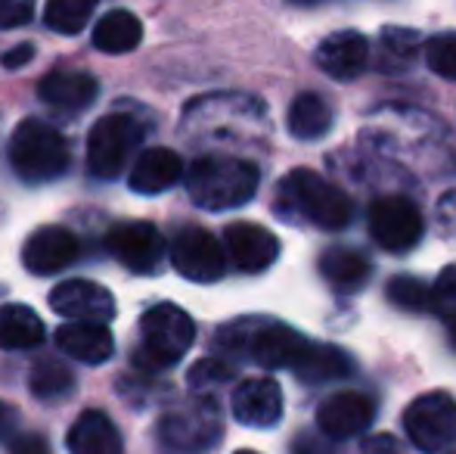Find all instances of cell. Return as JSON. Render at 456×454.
<instances>
[{
    "label": "cell",
    "mask_w": 456,
    "mask_h": 454,
    "mask_svg": "<svg viewBox=\"0 0 456 454\" xmlns=\"http://www.w3.org/2000/svg\"><path fill=\"white\" fill-rule=\"evenodd\" d=\"M276 196H280L282 212L295 215V219L320 230H345L351 225V215H354L351 200L336 184H330L323 175L307 169H295L289 177H282Z\"/></svg>",
    "instance_id": "7a4b0ae2"
},
{
    "label": "cell",
    "mask_w": 456,
    "mask_h": 454,
    "mask_svg": "<svg viewBox=\"0 0 456 454\" xmlns=\"http://www.w3.org/2000/svg\"><path fill=\"white\" fill-rule=\"evenodd\" d=\"M69 454H125L115 424L102 411H85L69 430Z\"/></svg>",
    "instance_id": "ffe728a7"
},
{
    "label": "cell",
    "mask_w": 456,
    "mask_h": 454,
    "mask_svg": "<svg viewBox=\"0 0 456 454\" xmlns=\"http://www.w3.org/2000/svg\"><path fill=\"white\" fill-rule=\"evenodd\" d=\"M50 309L72 324H102L115 318V299L106 286L94 280H62L50 293Z\"/></svg>",
    "instance_id": "8fae6325"
},
{
    "label": "cell",
    "mask_w": 456,
    "mask_h": 454,
    "mask_svg": "<svg viewBox=\"0 0 456 454\" xmlns=\"http://www.w3.org/2000/svg\"><path fill=\"white\" fill-rule=\"evenodd\" d=\"M376 420V401L363 392H338L317 408V426L330 439H354Z\"/></svg>",
    "instance_id": "9a60e30c"
},
{
    "label": "cell",
    "mask_w": 456,
    "mask_h": 454,
    "mask_svg": "<svg viewBox=\"0 0 456 454\" xmlns=\"http://www.w3.org/2000/svg\"><path fill=\"white\" fill-rule=\"evenodd\" d=\"M171 265L177 268V274L192 284H211L224 274L227 268V255L224 246L215 240V234L202 227H183L181 234L171 240L168 246Z\"/></svg>",
    "instance_id": "30bf717a"
},
{
    "label": "cell",
    "mask_w": 456,
    "mask_h": 454,
    "mask_svg": "<svg viewBox=\"0 0 456 454\" xmlns=\"http://www.w3.org/2000/svg\"><path fill=\"white\" fill-rule=\"evenodd\" d=\"M190 200L205 212L240 209L258 194V165L236 156H202L183 171Z\"/></svg>",
    "instance_id": "6da1fadb"
},
{
    "label": "cell",
    "mask_w": 456,
    "mask_h": 454,
    "mask_svg": "<svg viewBox=\"0 0 456 454\" xmlns=\"http://www.w3.org/2000/svg\"><path fill=\"white\" fill-rule=\"evenodd\" d=\"M10 454H50V445L44 436H35V433H28V436H19L10 442Z\"/></svg>",
    "instance_id": "d590c367"
},
{
    "label": "cell",
    "mask_w": 456,
    "mask_h": 454,
    "mask_svg": "<svg viewBox=\"0 0 456 454\" xmlns=\"http://www.w3.org/2000/svg\"><path fill=\"white\" fill-rule=\"evenodd\" d=\"M370 271H372L370 261L361 252H354V249H326L320 255V274L342 296L363 290L366 280H370Z\"/></svg>",
    "instance_id": "603a6c76"
},
{
    "label": "cell",
    "mask_w": 456,
    "mask_h": 454,
    "mask_svg": "<svg viewBox=\"0 0 456 454\" xmlns=\"http://www.w3.org/2000/svg\"><path fill=\"white\" fill-rule=\"evenodd\" d=\"M217 345L233 351V355L248 358L258 367L295 370V364L301 361L311 340L301 336L298 330L276 321H236L217 334Z\"/></svg>",
    "instance_id": "3957f363"
},
{
    "label": "cell",
    "mask_w": 456,
    "mask_h": 454,
    "mask_svg": "<svg viewBox=\"0 0 456 454\" xmlns=\"http://www.w3.org/2000/svg\"><path fill=\"white\" fill-rule=\"evenodd\" d=\"M382 41L385 47L391 50L395 56H403V60H410V56L416 54V44H419V37H416V31L410 29H385L382 31Z\"/></svg>",
    "instance_id": "d6a6232c"
},
{
    "label": "cell",
    "mask_w": 456,
    "mask_h": 454,
    "mask_svg": "<svg viewBox=\"0 0 456 454\" xmlns=\"http://www.w3.org/2000/svg\"><path fill=\"white\" fill-rule=\"evenodd\" d=\"M236 454H258V451H236Z\"/></svg>",
    "instance_id": "b9f144b4"
},
{
    "label": "cell",
    "mask_w": 456,
    "mask_h": 454,
    "mask_svg": "<svg viewBox=\"0 0 456 454\" xmlns=\"http://www.w3.org/2000/svg\"><path fill=\"white\" fill-rule=\"evenodd\" d=\"M361 454H401V451H397V442L388 433H376V436L363 439Z\"/></svg>",
    "instance_id": "8d00e7d4"
},
{
    "label": "cell",
    "mask_w": 456,
    "mask_h": 454,
    "mask_svg": "<svg viewBox=\"0 0 456 454\" xmlns=\"http://www.w3.org/2000/svg\"><path fill=\"white\" fill-rule=\"evenodd\" d=\"M35 60V47L31 44H16L12 50H6L4 54V69H22V66H28V62Z\"/></svg>",
    "instance_id": "74e56055"
},
{
    "label": "cell",
    "mask_w": 456,
    "mask_h": 454,
    "mask_svg": "<svg viewBox=\"0 0 456 454\" xmlns=\"http://www.w3.org/2000/svg\"><path fill=\"white\" fill-rule=\"evenodd\" d=\"M370 236L388 252H407L422 240V212L403 196L376 200L366 212Z\"/></svg>",
    "instance_id": "9c48e42d"
},
{
    "label": "cell",
    "mask_w": 456,
    "mask_h": 454,
    "mask_svg": "<svg viewBox=\"0 0 456 454\" xmlns=\"http://www.w3.org/2000/svg\"><path fill=\"white\" fill-rule=\"evenodd\" d=\"M286 125L295 140H320L332 131V110L320 94H298L289 106Z\"/></svg>",
    "instance_id": "484cf974"
},
{
    "label": "cell",
    "mask_w": 456,
    "mask_h": 454,
    "mask_svg": "<svg viewBox=\"0 0 456 454\" xmlns=\"http://www.w3.org/2000/svg\"><path fill=\"white\" fill-rule=\"evenodd\" d=\"M385 293H388L391 302H395L397 309H403V311H426L428 309V286L422 284V280H416V277H407V274L388 280Z\"/></svg>",
    "instance_id": "f546056e"
},
{
    "label": "cell",
    "mask_w": 456,
    "mask_h": 454,
    "mask_svg": "<svg viewBox=\"0 0 456 454\" xmlns=\"http://www.w3.org/2000/svg\"><path fill=\"white\" fill-rule=\"evenodd\" d=\"M181 177H183L181 156L175 150H168V146H152V150H143L137 156L131 175H127V184H131L134 194L156 196L171 190Z\"/></svg>",
    "instance_id": "ac0fdd59"
},
{
    "label": "cell",
    "mask_w": 456,
    "mask_h": 454,
    "mask_svg": "<svg viewBox=\"0 0 456 454\" xmlns=\"http://www.w3.org/2000/svg\"><path fill=\"white\" fill-rule=\"evenodd\" d=\"M314 62L320 66V72H326L336 81H351L366 69L370 62V44L361 31H332L320 41Z\"/></svg>",
    "instance_id": "e0dca14e"
},
{
    "label": "cell",
    "mask_w": 456,
    "mask_h": 454,
    "mask_svg": "<svg viewBox=\"0 0 456 454\" xmlns=\"http://www.w3.org/2000/svg\"><path fill=\"white\" fill-rule=\"evenodd\" d=\"M44 321L28 309V305H4L0 309V349L22 351L35 349L44 343Z\"/></svg>",
    "instance_id": "d4e9b609"
},
{
    "label": "cell",
    "mask_w": 456,
    "mask_h": 454,
    "mask_svg": "<svg viewBox=\"0 0 456 454\" xmlns=\"http://www.w3.org/2000/svg\"><path fill=\"white\" fill-rule=\"evenodd\" d=\"M10 162L28 184H47L69 169V144L53 125L25 119L10 137Z\"/></svg>",
    "instance_id": "277c9868"
},
{
    "label": "cell",
    "mask_w": 456,
    "mask_h": 454,
    "mask_svg": "<svg viewBox=\"0 0 456 454\" xmlns=\"http://www.w3.org/2000/svg\"><path fill=\"white\" fill-rule=\"evenodd\" d=\"M451 340H453V345H456V318L451 321Z\"/></svg>",
    "instance_id": "60d3db41"
},
{
    "label": "cell",
    "mask_w": 456,
    "mask_h": 454,
    "mask_svg": "<svg viewBox=\"0 0 456 454\" xmlns=\"http://www.w3.org/2000/svg\"><path fill=\"white\" fill-rule=\"evenodd\" d=\"M224 436L221 411L215 399H192L159 420L162 454H211Z\"/></svg>",
    "instance_id": "5b68a950"
},
{
    "label": "cell",
    "mask_w": 456,
    "mask_h": 454,
    "mask_svg": "<svg viewBox=\"0 0 456 454\" xmlns=\"http://www.w3.org/2000/svg\"><path fill=\"white\" fill-rule=\"evenodd\" d=\"M140 41H143V25L127 10H109L94 25V47L102 54H131L140 47Z\"/></svg>",
    "instance_id": "cb8c5ba5"
},
{
    "label": "cell",
    "mask_w": 456,
    "mask_h": 454,
    "mask_svg": "<svg viewBox=\"0 0 456 454\" xmlns=\"http://www.w3.org/2000/svg\"><path fill=\"white\" fill-rule=\"evenodd\" d=\"M403 430L419 451H447L451 445H456V401L447 392L419 395L403 411Z\"/></svg>",
    "instance_id": "ba28073f"
},
{
    "label": "cell",
    "mask_w": 456,
    "mask_h": 454,
    "mask_svg": "<svg viewBox=\"0 0 456 454\" xmlns=\"http://www.w3.org/2000/svg\"><path fill=\"white\" fill-rule=\"evenodd\" d=\"M224 255L233 261L240 271L258 274L271 268L280 255V240L267 227L252 221H236L224 230Z\"/></svg>",
    "instance_id": "5bb4252c"
},
{
    "label": "cell",
    "mask_w": 456,
    "mask_h": 454,
    "mask_svg": "<svg viewBox=\"0 0 456 454\" xmlns=\"http://www.w3.org/2000/svg\"><path fill=\"white\" fill-rule=\"evenodd\" d=\"M428 309H435L441 318L453 321L456 318V265L444 268L435 280L432 293H428Z\"/></svg>",
    "instance_id": "1f68e13d"
},
{
    "label": "cell",
    "mask_w": 456,
    "mask_h": 454,
    "mask_svg": "<svg viewBox=\"0 0 456 454\" xmlns=\"http://www.w3.org/2000/svg\"><path fill=\"white\" fill-rule=\"evenodd\" d=\"M35 12V6L25 0H0V29H19Z\"/></svg>",
    "instance_id": "836d02e7"
},
{
    "label": "cell",
    "mask_w": 456,
    "mask_h": 454,
    "mask_svg": "<svg viewBox=\"0 0 456 454\" xmlns=\"http://www.w3.org/2000/svg\"><path fill=\"white\" fill-rule=\"evenodd\" d=\"M81 252V243L72 230L66 227H41L25 240L22 246V265L31 274H56L66 271Z\"/></svg>",
    "instance_id": "2e32d148"
},
{
    "label": "cell",
    "mask_w": 456,
    "mask_h": 454,
    "mask_svg": "<svg viewBox=\"0 0 456 454\" xmlns=\"http://www.w3.org/2000/svg\"><path fill=\"white\" fill-rule=\"evenodd\" d=\"M37 94L50 106H56V110L78 112L94 103L96 94H100V85H96L91 75H81V72H50L37 85Z\"/></svg>",
    "instance_id": "44dd1931"
},
{
    "label": "cell",
    "mask_w": 456,
    "mask_h": 454,
    "mask_svg": "<svg viewBox=\"0 0 456 454\" xmlns=\"http://www.w3.org/2000/svg\"><path fill=\"white\" fill-rule=\"evenodd\" d=\"M426 62L435 75L456 81V31H444L426 44Z\"/></svg>",
    "instance_id": "4dcf8cb0"
},
{
    "label": "cell",
    "mask_w": 456,
    "mask_h": 454,
    "mask_svg": "<svg viewBox=\"0 0 456 454\" xmlns=\"http://www.w3.org/2000/svg\"><path fill=\"white\" fill-rule=\"evenodd\" d=\"M441 221H444L447 234L456 236V190L441 200Z\"/></svg>",
    "instance_id": "f35d334b"
},
{
    "label": "cell",
    "mask_w": 456,
    "mask_h": 454,
    "mask_svg": "<svg viewBox=\"0 0 456 454\" xmlns=\"http://www.w3.org/2000/svg\"><path fill=\"white\" fill-rule=\"evenodd\" d=\"M230 380H233V367L217 361V358H202V361H196L190 367V376H186V383H190V389L196 392V399H215L217 389L227 386Z\"/></svg>",
    "instance_id": "f1b7e54d"
},
{
    "label": "cell",
    "mask_w": 456,
    "mask_h": 454,
    "mask_svg": "<svg viewBox=\"0 0 456 454\" xmlns=\"http://www.w3.org/2000/svg\"><path fill=\"white\" fill-rule=\"evenodd\" d=\"M351 374H354V358L348 351L336 349V345H323V343H311L305 355H301V361L295 364V376L301 383H314V386L345 380Z\"/></svg>",
    "instance_id": "7402d4cb"
},
{
    "label": "cell",
    "mask_w": 456,
    "mask_h": 454,
    "mask_svg": "<svg viewBox=\"0 0 456 454\" xmlns=\"http://www.w3.org/2000/svg\"><path fill=\"white\" fill-rule=\"evenodd\" d=\"M106 246L121 265L137 274H152L168 252L159 227L146 225V221H127V225L112 227L106 236Z\"/></svg>",
    "instance_id": "7c38bea8"
},
{
    "label": "cell",
    "mask_w": 456,
    "mask_h": 454,
    "mask_svg": "<svg viewBox=\"0 0 456 454\" xmlns=\"http://www.w3.org/2000/svg\"><path fill=\"white\" fill-rule=\"evenodd\" d=\"M140 336H143V345H140L137 364L162 370L186 355V349L196 340V324L175 302H159L140 321Z\"/></svg>",
    "instance_id": "8992f818"
},
{
    "label": "cell",
    "mask_w": 456,
    "mask_h": 454,
    "mask_svg": "<svg viewBox=\"0 0 456 454\" xmlns=\"http://www.w3.org/2000/svg\"><path fill=\"white\" fill-rule=\"evenodd\" d=\"M94 16L91 0H53L44 10V22L60 35H78Z\"/></svg>",
    "instance_id": "83f0119b"
},
{
    "label": "cell",
    "mask_w": 456,
    "mask_h": 454,
    "mask_svg": "<svg viewBox=\"0 0 456 454\" xmlns=\"http://www.w3.org/2000/svg\"><path fill=\"white\" fill-rule=\"evenodd\" d=\"M56 345L81 364H102L112 358L115 340L102 324H62L56 330Z\"/></svg>",
    "instance_id": "d6986e66"
},
{
    "label": "cell",
    "mask_w": 456,
    "mask_h": 454,
    "mask_svg": "<svg viewBox=\"0 0 456 454\" xmlns=\"http://www.w3.org/2000/svg\"><path fill=\"white\" fill-rule=\"evenodd\" d=\"M233 417L242 426H255V430H271L282 417V389L273 376H252L242 380L233 389Z\"/></svg>",
    "instance_id": "4fadbf2b"
},
{
    "label": "cell",
    "mask_w": 456,
    "mask_h": 454,
    "mask_svg": "<svg viewBox=\"0 0 456 454\" xmlns=\"http://www.w3.org/2000/svg\"><path fill=\"white\" fill-rule=\"evenodd\" d=\"M292 454H336L330 445V439H323L320 433H298L292 442Z\"/></svg>",
    "instance_id": "e575fe53"
},
{
    "label": "cell",
    "mask_w": 456,
    "mask_h": 454,
    "mask_svg": "<svg viewBox=\"0 0 456 454\" xmlns=\"http://www.w3.org/2000/svg\"><path fill=\"white\" fill-rule=\"evenodd\" d=\"M16 420H19V414L12 411L10 405H4V401H0V439H6L12 430H16Z\"/></svg>",
    "instance_id": "ab89813d"
},
{
    "label": "cell",
    "mask_w": 456,
    "mask_h": 454,
    "mask_svg": "<svg viewBox=\"0 0 456 454\" xmlns=\"http://www.w3.org/2000/svg\"><path fill=\"white\" fill-rule=\"evenodd\" d=\"M143 144V125L125 112L102 115L87 134V169L96 177H118Z\"/></svg>",
    "instance_id": "52a82bcc"
},
{
    "label": "cell",
    "mask_w": 456,
    "mask_h": 454,
    "mask_svg": "<svg viewBox=\"0 0 456 454\" xmlns=\"http://www.w3.org/2000/svg\"><path fill=\"white\" fill-rule=\"evenodd\" d=\"M75 376L66 364L60 361H37L31 367V392L41 401H60L66 395H72Z\"/></svg>",
    "instance_id": "4316f807"
}]
</instances>
